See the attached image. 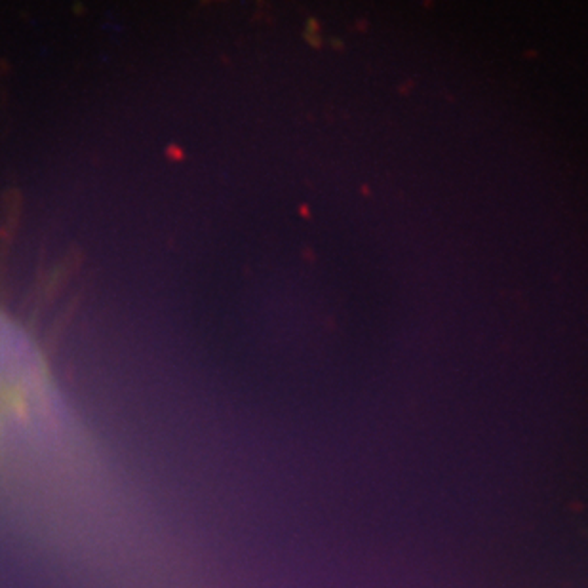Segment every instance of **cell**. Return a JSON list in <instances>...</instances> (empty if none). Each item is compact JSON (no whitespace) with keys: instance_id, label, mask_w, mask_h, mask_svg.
Returning a JSON list of instances; mask_svg holds the SVG:
<instances>
[{"instance_id":"obj_1","label":"cell","mask_w":588,"mask_h":588,"mask_svg":"<svg viewBox=\"0 0 588 588\" xmlns=\"http://www.w3.org/2000/svg\"><path fill=\"white\" fill-rule=\"evenodd\" d=\"M46 360L29 331L0 310V411L50 392Z\"/></svg>"}]
</instances>
